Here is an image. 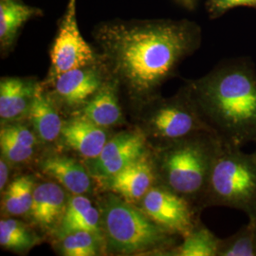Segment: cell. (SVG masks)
<instances>
[{
	"instance_id": "cell-28",
	"label": "cell",
	"mask_w": 256,
	"mask_h": 256,
	"mask_svg": "<svg viewBox=\"0 0 256 256\" xmlns=\"http://www.w3.org/2000/svg\"><path fill=\"white\" fill-rule=\"evenodd\" d=\"M254 226H256V220H254Z\"/></svg>"
},
{
	"instance_id": "cell-13",
	"label": "cell",
	"mask_w": 256,
	"mask_h": 256,
	"mask_svg": "<svg viewBox=\"0 0 256 256\" xmlns=\"http://www.w3.org/2000/svg\"><path fill=\"white\" fill-rule=\"evenodd\" d=\"M68 198L64 187L58 182L36 184L28 216L39 228L52 230L63 218Z\"/></svg>"
},
{
	"instance_id": "cell-12",
	"label": "cell",
	"mask_w": 256,
	"mask_h": 256,
	"mask_svg": "<svg viewBox=\"0 0 256 256\" xmlns=\"http://www.w3.org/2000/svg\"><path fill=\"white\" fill-rule=\"evenodd\" d=\"M59 138L64 146L74 150L88 160L100 155L110 140L106 128H102L79 114L64 122Z\"/></svg>"
},
{
	"instance_id": "cell-15",
	"label": "cell",
	"mask_w": 256,
	"mask_h": 256,
	"mask_svg": "<svg viewBox=\"0 0 256 256\" xmlns=\"http://www.w3.org/2000/svg\"><path fill=\"white\" fill-rule=\"evenodd\" d=\"M39 170L72 194H86L92 191V174L74 158L58 154L46 156L39 162Z\"/></svg>"
},
{
	"instance_id": "cell-29",
	"label": "cell",
	"mask_w": 256,
	"mask_h": 256,
	"mask_svg": "<svg viewBox=\"0 0 256 256\" xmlns=\"http://www.w3.org/2000/svg\"><path fill=\"white\" fill-rule=\"evenodd\" d=\"M254 156L256 158V150L254 151Z\"/></svg>"
},
{
	"instance_id": "cell-19",
	"label": "cell",
	"mask_w": 256,
	"mask_h": 256,
	"mask_svg": "<svg viewBox=\"0 0 256 256\" xmlns=\"http://www.w3.org/2000/svg\"><path fill=\"white\" fill-rule=\"evenodd\" d=\"M28 118L40 142H52L60 138L64 122L56 108V102L38 84Z\"/></svg>"
},
{
	"instance_id": "cell-11",
	"label": "cell",
	"mask_w": 256,
	"mask_h": 256,
	"mask_svg": "<svg viewBox=\"0 0 256 256\" xmlns=\"http://www.w3.org/2000/svg\"><path fill=\"white\" fill-rule=\"evenodd\" d=\"M110 192L126 202L138 203L158 183L153 152H146L117 174L101 180Z\"/></svg>"
},
{
	"instance_id": "cell-8",
	"label": "cell",
	"mask_w": 256,
	"mask_h": 256,
	"mask_svg": "<svg viewBox=\"0 0 256 256\" xmlns=\"http://www.w3.org/2000/svg\"><path fill=\"white\" fill-rule=\"evenodd\" d=\"M52 78L96 63V56L84 41L77 24L76 0H70L50 50Z\"/></svg>"
},
{
	"instance_id": "cell-27",
	"label": "cell",
	"mask_w": 256,
	"mask_h": 256,
	"mask_svg": "<svg viewBox=\"0 0 256 256\" xmlns=\"http://www.w3.org/2000/svg\"><path fill=\"white\" fill-rule=\"evenodd\" d=\"M9 180V162L3 156L0 160V191L4 192L6 190Z\"/></svg>"
},
{
	"instance_id": "cell-10",
	"label": "cell",
	"mask_w": 256,
	"mask_h": 256,
	"mask_svg": "<svg viewBox=\"0 0 256 256\" xmlns=\"http://www.w3.org/2000/svg\"><path fill=\"white\" fill-rule=\"evenodd\" d=\"M104 77L95 64L75 68L52 78V99L68 110L79 112L104 84Z\"/></svg>"
},
{
	"instance_id": "cell-4",
	"label": "cell",
	"mask_w": 256,
	"mask_h": 256,
	"mask_svg": "<svg viewBox=\"0 0 256 256\" xmlns=\"http://www.w3.org/2000/svg\"><path fill=\"white\" fill-rule=\"evenodd\" d=\"M99 210L106 248L112 254L156 252L169 256L182 239L114 192L102 198Z\"/></svg>"
},
{
	"instance_id": "cell-25",
	"label": "cell",
	"mask_w": 256,
	"mask_h": 256,
	"mask_svg": "<svg viewBox=\"0 0 256 256\" xmlns=\"http://www.w3.org/2000/svg\"><path fill=\"white\" fill-rule=\"evenodd\" d=\"M218 256H256L254 221L248 220L236 234L222 239Z\"/></svg>"
},
{
	"instance_id": "cell-21",
	"label": "cell",
	"mask_w": 256,
	"mask_h": 256,
	"mask_svg": "<svg viewBox=\"0 0 256 256\" xmlns=\"http://www.w3.org/2000/svg\"><path fill=\"white\" fill-rule=\"evenodd\" d=\"M36 186V178L32 174H24L16 178L4 191L2 210L12 216H28Z\"/></svg>"
},
{
	"instance_id": "cell-26",
	"label": "cell",
	"mask_w": 256,
	"mask_h": 256,
	"mask_svg": "<svg viewBox=\"0 0 256 256\" xmlns=\"http://www.w3.org/2000/svg\"><path fill=\"white\" fill-rule=\"evenodd\" d=\"M212 10L218 12H224L230 9L240 6L256 8V0H210Z\"/></svg>"
},
{
	"instance_id": "cell-14",
	"label": "cell",
	"mask_w": 256,
	"mask_h": 256,
	"mask_svg": "<svg viewBox=\"0 0 256 256\" xmlns=\"http://www.w3.org/2000/svg\"><path fill=\"white\" fill-rule=\"evenodd\" d=\"M38 82L34 79L3 77L0 81L1 122H12L28 117Z\"/></svg>"
},
{
	"instance_id": "cell-24",
	"label": "cell",
	"mask_w": 256,
	"mask_h": 256,
	"mask_svg": "<svg viewBox=\"0 0 256 256\" xmlns=\"http://www.w3.org/2000/svg\"><path fill=\"white\" fill-rule=\"evenodd\" d=\"M102 239L94 234L78 230L59 238V252L64 256H95L100 252Z\"/></svg>"
},
{
	"instance_id": "cell-5",
	"label": "cell",
	"mask_w": 256,
	"mask_h": 256,
	"mask_svg": "<svg viewBox=\"0 0 256 256\" xmlns=\"http://www.w3.org/2000/svg\"><path fill=\"white\" fill-rule=\"evenodd\" d=\"M228 207L242 210L250 220L256 218V158L241 147L222 140L210 172L205 207Z\"/></svg>"
},
{
	"instance_id": "cell-2",
	"label": "cell",
	"mask_w": 256,
	"mask_h": 256,
	"mask_svg": "<svg viewBox=\"0 0 256 256\" xmlns=\"http://www.w3.org/2000/svg\"><path fill=\"white\" fill-rule=\"evenodd\" d=\"M188 88L202 118L225 142H256V72L238 59L214 68Z\"/></svg>"
},
{
	"instance_id": "cell-17",
	"label": "cell",
	"mask_w": 256,
	"mask_h": 256,
	"mask_svg": "<svg viewBox=\"0 0 256 256\" xmlns=\"http://www.w3.org/2000/svg\"><path fill=\"white\" fill-rule=\"evenodd\" d=\"M78 230L90 232L104 240L99 208L93 206L84 194H74L68 198L64 216L57 227L59 238Z\"/></svg>"
},
{
	"instance_id": "cell-16",
	"label": "cell",
	"mask_w": 256,
	"mask_h": 256,
	"mask_svg": "<svg viewBox=\"0 0 256 256\" xmlns=\"http://www.w3.org/2000/svg\"><path fill=\"white\" fill-rule=\"evenodd\" d=\"M39 138L34 128L18 122L2 124L0 130L1 156L10 164H25L36 155Z\"/></svg>"
},
{
	"instance_id": "cell-23",
	"label": "cell",
	"mask_w": 256,
	"mask_h": 256,
	"mask_svg": "<svg viewBox=\"0 0 256 256\" xmlns=\"http://www.w3.org/2000/svg\"><path fill=\"white\" fill-rule=\"evenodd\" d=\"M40 239L32 230L18 220L0 221V245L14 252H27L39 243Z\"/></svg>"
},
{
	"instance_id": "cell-20",
	"label": "cell",
	"mask_w": 256,
	"mask_h": 256,
	"mask_svg": "<svg viewBox=\"0 0 256 256\" xmlns=\"http://www.w3.org/2000/svg\"><path fill=\"white\" fill-rule=\"evenodd\" d=\"M42 12L24 4L20 0H0V45L7 50L14 45L19 30Z\"/></svg>"
},
{
	"instance_id": "cell-1",
	"label": "cell",
	"mask_w": 256,
	"mask_h": 256,
	"mask_svg": "<svg viewBox=\"0 0 256 256\" xmlns=\"http://www.w3.org/2000/svg\"><path fill=\"white\" fill-rule=\"evenodd\" d=\"M97 40L112 81L142 108L198 48L200 36L189 22L162 20L104 25Z\"/></svg>"
},
{
	"instance_id": "cell-6",
	"label": "cell",
	"mask_w": 256,
	"mask_h": 256,
	"mask_svg": "<svg viewBox=\"0 0 256 256\" xmlns=\"http://www.w3.org/2000/svg\"><path fill=\"white\" fill-rule=\"evenodd\" d=\"M142 108L140 130L154 142V148L202 131L212 132L198 110L188 86L171 98L156 97Z\"/></svg>"
},
{
	"instance_id": "cell-7",
	"label": "cell",
	"mask_w": 256,
	"mask_h": 256,
	"mask_svg": "<svg viewBox=\"0 0 256 256\" xmlns=\"http://www.w3.org/2000/svg\"><path fill=\"white\" fill-rule=\"evenodd\" d=\"M138 203L151 220L182 238L200 221L198 206L160 184L153 186Z\"/></svg>"
},
{
	"instance_id": "cell-22",
	"label": "cell",
	"mask_w": 256,
	"mask_h": 256,
	"mask_svg": "<svg viewBox=\"0 0 256 256\" xmlns=\"http://www.w3.org/2000/svg\"><path fill=\"white\" fill-rule=\"evenodd\" d=\"M221 240L200 221L192 232L171 250L169 256H218Z\"/></svg>"
},
{
	"instance_id": "cell-3",
	"label": "cell",
	"mask_w": 256,
	"mask_h": 256,
	"mask_svg": "<svg viewBox=\"0 0 256 256\" xmlns=\"http://www.w3.org/2000/svg\"><path fill=\"white\" fill-rule=\"evenodd\" d=\"M222 140L202 131L155 147L153 158L158 183L178 194L202 210L210 172Z\"/></svg>"
},
{
	"instance_id": "cell-18",
	"label": "cell",
	"mask_w": 256,
	"mask_h": 256,
	"mask_svg": "<svg viewBox=\"0 0 256 256\" xmlns=\"http://www.w3.org/2000/svg\"><path fill=\"white\" fill-rule=\"evenodd\" d=\"M77 114L104 128L116 126L124 122L117 95V84L114 81L104 82L101 88Z\"/></svg>"
},
{
	"instance_id": "cell-9",
	"label": "cell",
	"mask_w": 256,
	"mask_h": 256,
	"mask_svg": "<svg viewBox=\"0 0 256 256\" xmlns=\"http://www.w3.org/2000/svg\"><path fill=\"white\" fill-rule=\"evenodd\" d=\"M146 140L140 129L115 135L108 140L100 155L90 160V173L99 180L117 174L146 152Z\"/></svg>"
}]
</instances>
